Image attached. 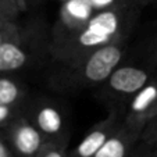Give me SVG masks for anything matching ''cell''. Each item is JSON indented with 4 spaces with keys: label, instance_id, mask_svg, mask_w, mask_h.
Instances as JSON below:
<instances>
[{
    "label": "cell",
    "instance_id": "cell-4",
    "mask_svg": "<svg viewBox=\"0 0 157 157\" xmlns=\"http://www.w3.org/2000/svg\"><path fill=\"white\" fill-rule=\"evenodd\" d=\"M31 27L18 31L0 44V74H14L32 65L44 50L49 52V40L39 28Z\"/></svg>",
    "mask_w": 157,
    "mask_h": 157
},
{
    "label": "cell",
    "instance_id": "cell-15",
    "mask_svg": "<svg viewBox=\"0 0 157 157\" xmlns=\"http://www.w3.org/2000/svg\"><path fill=\"white\" fill-rule=\"evenodd\" d=\"M0 13L14 21L20 14L17 0H0Z\"/></svg>",
    "mask_w": 157,
    "mask_h": 157
},
{
    "label": "cell",
    "instance_id": "cell-14",
    "mask_svg": "<svg viewBox=\"0 0 157 157\" xmlns=\"http://www.w3.org/2000/svg\"><path fill=\"white\" fill-rule=\"evenodd\" d=\"M24 113V106H0V129H4L14 118Z\"/></svg>",
    "mask_w": 157,
    "mask_h": 157
},
{
    "label": "cell",
    "instance_id": "cell-3",
    "mask_svg": "<svg viewBox=\"0 0 157 157\" xmlns=\"http://www.w3.org/2000/svg\"><path fill=\"white\" fill-rule=\"evenodd\" d=\"M154 77H157L156 68L140 59L131 61L127 56V59L111 72V75L101 85L95 88L93 95L96 100L106 106L107 110L118 109L122 111L128 100Z\"/></svg>",
    "mask_w": 157,
    "mask_h": 157
},
{
    "label": "cell",
    "instance_id": "cell-24",
    "mask_svg": "<svg viewBox=\"0 0 157 157\" xmlns=\"http://www.w3.org/2000/svg\"><path fill=\"white\" fill-rule=\"evenodd\" d=\"M132 154H133V153H132ZM131 157H132V156H131Z\"/></svg>",
    "mask_w": 157,
    "mask_h": 157
},
{
    "label": "cell",
    "instance_id": "cell-7",
    "mask_svg": "<svg viewBox=\"0 0 157 157\" xmlns=\"http://www.w3.org/2000/svg\"><path fill=\"white\" fill-rule=\"evenodd\" d=\"M121 114L125 124L143 133L146 127L157 117V77L128 100Z\"/></svg>",
    "mask_w": 157,
    "mask_h": 157
},
{
    "label": "cell",
    "instance_id": "cell-13",
    "mask_svg": "<svg viewBox=\"0 0 157 157\" xmlns=\"http://www.w3.org/2000/svg\"><path fill=\"white\" fill-rule=\"evenodd\" d=\"M68 143L48 140L39 151L38 157H68Z\"/></svg>",
    "mask_w": 157,
    "mask_h": 157
},
{
    "label": "cell",
    "instance_id": "cell-1",
    "mask_svg": "<svg viewBox=\"0 0 157 157\" xmlns=\"http://www.w3.org/2000/svg\"><path fill=\"white\" fill-rule=\"evenodd\" d=\"M142 7L125 0L109 10L96 13L88 24L64 43L49 48L56 64H72L92 52L124 38H131L136 28Z\"/></svg>",
    "mask_w": 157,
    "mask_h": 157
},
{
    "label": "cell",
    "instance_id": "cell-5",
    "mask_svg": "<svg viewBox=\"0 0 157 157\" xmlns=\"http://www.w3.org/2000/svg\"><path fill=\"white\" fill-rule=\"evenodd\" d=\"M24 114L48 140L70 143L68 118L56 100L42 95L28 98L24 104Z\"/></svg>",
    "mask_w": 157,
    "mask_h": 157
},
{
    "label": "cell",
    "instance_id": "cell-18",
    "mask_svg": "<svg viewBox=\"0 0 157 157\" xmlns=\"http://www.w3.org/2000/svg\"><path fill=\"white\" fill-rule=\"evenodd\" d=\"M92 9L95 10V13H100L104 10H109L111 7H116L118 4H121L125 0H88Z\"/></svg>",
    "mask_w": 157,
    "mask_h": 157
},
{
    "label": "cell",
    "instance_id": "cell-16",
    "mask_svg": "<svg viewBox=\"0 0 157 157\" xmlns=\"http://www.w3.org/2000/svg\"><path fill=\"white\" fill-rule=\"evenodd\" d=\"M132 157H157V145L139 142L136 149L133 150Z\"/></svg>",
    "mask_w": 157,
    "mask_h": 157
},
{
    "label": "cell",
    "instance_id": "cell-22",
    "mask_svg": "<svg viewBox=\"0 0 157 157\" xmlns=\"http://www.w3.org/2000/svg\"><path fill=\"white\" fill-rule=\"evenodd\" d=\"M135 3L138 4L139 7H146V6H149V4H151V3H154V2H157V0H133Z\"/></svg>",
    "mask_w": 157,
    "mask_h": 157
},
{
    "label": "cell",
    "instance_id": "cell-10",
    "mask_svg": "<svg viewBox=\"0 0 157 157\" xmlns=\"http://www.w3.org/2000/svg\"><path fill=\"white\" fill-rule=\"evenodd\" d=\"M142 138V131L133 129L124 121L93 157H131Z\"/></svg>",
    "mask_w": 157,
    "mask_h": 157
},
{
    "label": "cell",
    "instance_id": "cell-11",
    "mask_svg": "<svg viewBox=\"0 0 157 157\" xmlns=\"http://www.w3.org/2000/svg\"><path fill=\"white\" fill-rule=\"evenodd\" d=\"M28 98L24 81L13 74H0V106H24Z\"/></svg>",
    "mask_w": 157,
    "mask_h": 157
},
{
    "label": "cell",
    "instance_id": "cell-12",
    "mask_svg": "<svg viewBox=\"0 0 157 157\" xmlns=\"http://www.w3.org/2000/svg\"><path fill=\"white\" fill-rule=\"evenodd\" d=\"M146 64L157 70V22L150 31L149 36L142 42L140 46V56L138 57Z\"/></svg>",
    "mask_w": 157,
    "mask_h": 157
},
{
    "label": "cell",
    "instance_id": "cell-23",
    "mask_svg": "<svg viewBox=\"0 0 157 157\" xmlns=\"http://www.w3.org/2000/svg\"><path fill=\"white\" fill-rule=\"evenodd\" d=\"M56 2H60V3H64V2H67V0H56Z\"/></svg>",
    "mask_w": 157,
    "mask_h": 157
},
{
    "label": "cell",
    "instance_id": "cell-9",
    "mask_svg": "<svg viewBox=\"0 0 157 157\" xmlns=\"http://www.w3.org/2000/svg\"><path fill=\"white\" fill-rule=\"evenodd\" d=\"M121 121L122 116L118 109L107 110V116L89 128L81 142L68 151V157H93L114 133Z\"/></svg>",
    "mask_w": 157,
    "mask_h": 157
},
{
    "label": "cell",
    "instance_id": "cell-17",
    "mask_svg": "<svg viewBox=\"0 0 157 157\" xmlns=\"http://www.w3.org/2000/svg\"><path fill=\"white\" fill-rule=\"evenodd\" d=\"M140 142L149 143V145H157V117L143 131Z\"/></svg>",
    "mask_w": 157,
    "mask_h": 157
},
{
    "label": "cell",
    "instance_id": "cell-8",
    "mask_svg": "<svg viewBox=\"0 0 157 157\" xmlns=\"http://www.w3.org/2000/svg\"><path fill=\"white\" fill-rule=\"evenodd\" d=\"M3 131L15 157H38L39 151L48 142L43 133L24 113L13 120Z\"/></svg>",
    "mask_w": 157,
    "mask_h": 157
},
{
    "label": "cell",
    "instance_id": "cell-19",
    "mask_svg": "<svg viewBox=\"0 0 157 157\" xmlns=\"http://www.w3.org/2000/svg\"><path fill=\"white\" fill-rule=\"evenodd\" d=\"M0 157H15L3 129H0Z\"/></svg>",
    "mask_w": 157,
    "mask_h": 157
},
{
    "label": "cell",
    "instance_id": "cell-2",
    "mask_svg": "<svg viewBox=\"0 0 157 157\" xmlns=\"http://www.w3.org/2000/svg\"><path fill=\"white\" fill-rule=\"evenodd\" d=\"M129 39L124 38L107 44L72 64H57L49 75L48 85L60 93L98 88L127 59L131 46Z\"/></svg>",
    "mask_w": 157,
    "mask_h": 157
},
{
    "label": "cell",
    "instance_id": "cell-6",
    "mask_svg": "<svg viewBox=\"0 0 157 157\" xmlns=\"http://www.w3.org/2000/svg\"><path fill=\"white\" fill-rule=\"evenodd\" d=\"M95 14V10L88 0H67L61 3L59 17L49 36V48L61 44L72 38L88 24Z\"/></svg>",
    "mask_w": 157,
    "mask_h": 157
},
{
    "label": "cell",
    "instance_id": "cell-21",
    "mask_svg": "<svg viewBox=\"0 0 157 157\" xmlns=\"http://www.w3.org/2000/svg\"><path fill=\"white\" fill-rule=\"evenodd\" d=\"M14 27H17V25L14 24V21L10 20L9 17H6L3 13H0V31L13 29Z\"/></svg>",
    "mask_w": 157,
    "mask_h": 157
},
{
    "label": "cell",
    "instance_id": "cell-20",
    "mask_svg": "<svg viewBox=\"0 0 157 157\" xmlns=\"http://www.w3.org/2000/svg\"><path fill=\"white\" fill-rule=\"evenodd\" d=\"M39 3H40V0H17L20 13H28Z\"/></svg>",
    "mask_w": 157,
    "mask_h": 157
}]
</instances>
